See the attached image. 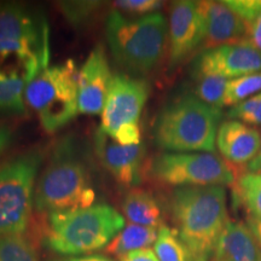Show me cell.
Segmentation results:
<instances>
[{
    "label": "cell",
    "mask_w": 261,
    "mask_h": 261,
    "mask_svg": "<svg viewBox=\"0 0 261 261\" xmlns=\"http://www.w3.org/2000/svg\"><path fill=\"white\" fill-rule=\"evenodd\" d=\"M175 231L196 261L214 255L227 221V194L224 187L175 188L169 197Z\"/></svg>",
    "instance_id": "1"
},
{
    "label": "cell",
    "mask_w": 261,
    "mask_h": 261,
    "mask_svg": "<svg viewBox=\"0 0 261 261\" xmlns=\"http://www.w3.org/2000/svg\"><path fill=\"white\" fill-rule=\"evenodd\" d=\"M79 150L71 137L62 138L55 145L35 187L37 211L50 214L93 205L96 190Z\"/></svg>",
    "instance_id": "2"
},
{
    "label": "cell",
    "mask_w": 261,
    "mask_h": 261,
    "mask_svg": "<svg viewBox=\"0 0 261 261\" xmlns=\"http://www.w3.org/2000/svg\"><path fill=\"white\" fill-rule=\"evenodd\" d=\"M223 113L194 93L179 94L160 110L155 144L165 152H215Z\"/></svg>",
    "instance_id": "3"
},
{
    "label": "cell",
    "mask_w": 261,
    "mask_h": 261,
    "mask_svg": "<svg viewBox=\"0 0 261 261\" xmlns=\"http://www.w3.org/2000/svg\"><path fill=\"white\" fill-rule=\"evenodd\" d=\"M125 218L107 203L48 214L44 243L61 256H80L107 248Z\"/></svg>",
    "instance_id": "4"
},
{
    "label": "cell",
    "mask_w": 261,
    "mask_h": 261,
    "mask_svg": "<svg viewBox=\"0 0 261 261\" xmlns=\"http://www.w3.org/2000/svg\"><path fill=\"white\" fill-rule=\"evenodd\" d=\"M167 34V19L161 12L128 18L114 10L106 21V37L114 58L135 74H148L158 67Z\"/></svg>",
    "instance_id": "5"
},
{
    "label": "cell",
    "mask_w": 261,
    "mask_h": 261,
    "mask_svg": "<svg viewBox=\"0 0 261 261\" xmlns=\"http://www.w3.org/2000/svg\"><path fill=\"white\" fill-rule=\"evenodd\" d=\"M77 76L76 64L69 60L42 68L25 87L24 102L37 113L45 132H57L79 113Z\"/></svg>",
    "instance_id": "6"
},
{
    "label": "cell",
    "mask_w": 261,
    "mask_h": 261,
    "mask_svg": "<svg viewBox=\"0 0 261 261\" xmlns=\"http://www.w3.org/2000/svg\"><path fill=\"white\" fill-rule=\"evenodd\" d=\"M44 156L35 149L0 165V238L22 236L28 228Z\"/></svg>",
    "instance_id": "7"
},
{
    "label": "cell",
    "mask_w": 261,
    "mask_h": 261,
    "mask_svg": "<svg viewBox=\"0 0 261 261\" xmlns=\"http://www.w3.org/2000/svg\"><path fill=\"white\" fill-rule=\"evenodd\" d=\"M149 172L174 188L233 187L237 179L232 166L215 152H163L152 159Z\"/></svg>",
    "instance_id": "8"
},
{
    "label": "cell",
    "mask_w": 261,
    "mask_h": 261,
    "mask_svg": "<svg viewBox=\"0 0 261 261\" xmlns=\"http://www.w3.org/2000/svg\"><path fill=\"white\" fill-rule=\"evenodd\" d=\"M48 54L47 29L23 6L0 3V64Z\"/></svg>",
    "instance_id": "9"
},
{
    "label": "cell",
    "mask_w": 261,
    "mask_h": 261,
    "mask_svg": "<svg viewBox=\"0 0 261 261\" xmlns=\"http://www.w3.org/2000/svg\"><path fill=\"white\" fill-rule=\"evenodd\" d=\"M148 81L128 75H115L102 112L99 128L113 136L120 127L139 123V117L148 102Z\"/></svg>",
    "instance_id": "10"
},
{
    "label": "cell",
    "mask_w": 261,
    "mask_h": 261,
    "mask_svg": "<svg viewBox=\"0 0 261 261\" xmlns=\"http://www.w3.org/2000/svg\"><path fill=\"white\" fill-rule=\"evenodd\" d=\"M260 71L261 51L247 41L203 50L192 65V76H219L226 80Z\"/></svg>",
    "instance_id": "11"
},
{
    "label": "cell",
    "mask_w": 261,
    "mask_h": 261,
    "mask_svg": "<svg viewBox=\"0 0 261 261\" xmlns=\"http://www.w3.org/2000/svg\"><path fill=\"white\" fill-rule=\"evenodd\" d=\"M169 67L174 68L202 47L203 22L198 2L180 0L173 3L169 14Z\"/></svg>",
    "instance_id": "12"
},
{
    "label": "cell",
    "mask_w": 261,
    "mask_h": 261,
    "mask_svg": "<svg viewBox=\"0 0 261 261\" xmlns=\"http://www.w3.org/2000/svg\"><path fill=\"white\" fill-rule=\"evenodd\" d=\"M94 151L98 160L117 181L136 187L142 181L145 160L144 144L122 145L100 128L94 135Z\"/></svg>",
    "instance_id": "13"
},
{
    "label": "cell",
    "mask_w": 261,
    "mask_h": 261,
    "mask_svg": "<svg viewBox=\"0 0 261 261\" xmlns=\"http://www.w3.org/2000/svg\"><path fill=\"white\" fill-rule=\"evenodd\" d=\"M113 77L109 62L102 46L93 48L77 76V108L80 114H102Z\"/></svg>",
    "instance_id": "14"
},
{
    "label": "cell",
    "mask_w": 261,
    "mask_h": 261,
    "mask_svg": "<svg viewBox=\"0 0 261 261\" xmlns=\"http://www.w3.org/2000/svg\"><path fill=\"white\" fill-rule=\"evenodd\" d=\"M203 22L204 50L241 44L246 41L247 29L244 22L225 2L205 0L198 2Z\"/></svg>",
    "instance_id": "15"
},
{
    "label": "cell",
    "mask_w": 261,
    "mask_h": 261,
    "mask_svg": "<svg viewBox=\"0 0 261 261\" xmlns=\"http://www.w3.org/2000/svg\"><path fill=\"white\" fill-rule=\"evenodd\" d=\"M261 145V133L255 127L237 120L221 122L217 133V148L225 161L247 166L255 159Z\"/></svg>",
    "instance_id": "16"
},
{
    "label": "cell",
    "mask_w": 261,
    "mask_h": 261,
    "mask_svg": "<svg viewBox=\"0 0 261 261\" xmlns=\"http://www.w3.org/2000/svg\"><path fill=\"white\" fill-rule=\"evenodd\" d=\"M213 257L225 261H261V248L247 223L228 220Z\"/></svg>",
    "instance_id": "17"
},
{
    "label": "cell",
    "mask_w": 261,
    "mask_h": 261,
    "mask_svg": "<svg viewBox=\"0 0 261 261\" xmlns=\"http://www.w3.org/2000/svg\"><path fill=\"white\" fill-rule=\"evenodd\" d=\"M123 215L132 224L158 228L163 226V212L159 201L149 191L132 189L122 201Z\"/></svg>",
    "instance_id": "18"
},
{
    "label": "cell",
    "mask_w": 261,
    "mask_h": 261,
    "mask_svg": "<svg viewBox=\"0 0 261 261\" xmlns=\"http://www.w3.org/2000/svg\"><path fill=\"white\" fill-rule=\"evenodd\" d=\"M159 230L151 227L140 226L136 224H128L113 238L108 244L106 250L112 255L121 257L130 252L144 249L155 243Z\"/></svg>",
    "instance_id": "19"
},
{
    "label": "cell",
    "mask_w": 261,
    "mask_h": 261,
    "mask_svg": "<svg viewBox=\"0 0 261 261\" xmlns=\"http://www.w3.org/2000/svg\"><path fill=\"white\" fill-rule=\"evenodd\" d=\"M233 205L243 204L248 215L261 220V173L246 172L232 187Z\"/></svg>",
    "instance_id": "20"
},
{
    "label": "cell",
    "mask_w": 261,
    "mask_h": 261,
    "mask_svg": "<svg viewBox=\"0 0 261 261\" xmlns=\"http://www.w3.org/2000/svg\"><path fill=\"white\" fill-rule=\"evenodd\" d=\"M154 252L159 261H196L191 250L175 228L166 225L159 228L158 238L154 243Z\"/></svg>",
    "instance_id": "21"
},
{
    "label": "cell",
    "mask_w": 261,
    "mask_h": 261,
    "mask_svg": "<svg viewBox=\"0 0 261 261\" xmlns=\"http://www.w3.org/2000/svg\"><path fill=\"white\" fill-rule=\"evenodd\" d=\"M225 3L244 22L246 41L261 51V0H227Z\"/></svg>",
    "instance_id": "22"
},
{
    "label": "cell",
    "mask_w": 261,
    "mask_h": 261,
    "mask_svg": "<svg viewBox=\"0 0 261 261\" xmlns=\"http://www.w3.org/2000/svg\"><path fill=\"white\" fill-rule=\"evenodd\" d=\"M27 85V81L19 77H0V112L23 114Z\"/></svg>",
    "instance_id": "23"
},
{
    "label": "cell",
    "mask_w": 261,
    "mask_h": 261,
    "mask_svg": "<svg viewBox=\"0 0 261 261\" xmlns=\"http://www.w3.org/2000/svg\"><path fill=\"white\" fill-rule=\"evenodd\" d=\"M257 93H261V71L228 80L225 89L224 107H233Z\"/></svg>",
    "instance_id": "24"
},
{
    "label": "cell",
    "mask_w": 261,
    "mask_h": 261,
    "mask_svg": "<svg viewBox=\"0 0 261 261\" xmlns=\"http://www.w3.org/2000/svg\"><path fill=\"white\" fill-rule=\"evenodd\" d=\"M194 79L195 96L208 106L221 109L228 80L219 76H194Z\"/></svg>",
    "instance_id": "25"
},
{
    "label": "cell",
    "mask_w": 261,
    "mask_h": 261,
    "mask_svg": "<svg viewBox=\"0 0 261 261\" xmlns=\"http://www.w3.org/2000/svg\"><path fill=\"white\" fill-rule=\"evenodd\" d=\"M0 261H39L33 244L22 236L0 238Z\"/></svg>",
    "instance_id": "26"
},
{
    "label": "cell",
    "mask_w": 261,
    "mask_h": 261,
    "mask_svg": "<svg viewBox=\"0 0 261 261\" xmlns=\"http://www.w3.org/2000/svg\"><path fill=\"white\" fill-rule=\"evenodd\" d=\"M227 117L228 120H237L248 126H261V93L231 107Z\"/></svg>",
    "instance_id": "27"
},
{
    "label": "cell",
    "mask_w": 261,
    "mask_h": 261,
    "mask_svg": "<svg viewBox=\"0 0 261 261\" xmlns=\"http://www.w3.org/2000/svg\"><path fill=\"white\" fill-rule=\"evenodd\" d=\"M102 3L99 2H63L60 8L67 21L75 27L84 25L93 17Z\"/></svg>",
    "instance_id": "28"
},
{
    "label": "cell",
    "mask_w": 261,
    "mask_h": 261,
    "mask_svg": "<svg viewBox=\"0 0 261 261\" xmlns=\"http://www.w3.org/2000/svg\"><path fill=\"white\" fill-rule=\"evenodd\" d=\"M162 5L163 3L159 0H120L114 3V8L121 14L139 15L140 17L159 12Z\"/></svg>",
    "instance_id": "29"
},
{
    "label": "cell",
    "mask_w": 261,
    "mask_h": 261,
    "mask_svg": "<svg viewBox=\"0 0 261 261\" xmlns=\"http://www.w3.org/2000/svg\"><path fill=\"white\" fill-rule=\"evenodd\" d=\"M110 137L122 145L142 144V132H140L139 123H129V125L120 127V128Z\"/></svg>",
    "instance_id": "30"
},
{
    "label": "cell",
    "mask_w": 261,
    "mask_h": 261,
    "mask_svg": "<svg viewBox=\"0 0 261 261\" xmlns=\"http://www.w3.org/2000/svg\"><path fill=\"white\" fill-rule=\"evenodd\" d=\"M121 261H159L155 252L149 248L144 249H138L135 252H130L126 255L120 257Z\"/></svg>",
    "instance_id": "31"
},
{
    "label": "cell",
    "mask_w": 261,
    "mask_h": 261,
    "mask_svg": "<svg viewBox=\"0 0 261 261\" xmlns=\"http://www.w3.org/2000/svg\"><path fill=\"white\" fill-rule=\"evenodd\" d=\"M50 261H115L112 257L102 255V254H87L80 256H67L60 259H52Z\"/></svg>",
    "instance_id": "32"
},
{
    "label": "cell",
    "mask_w": 261,
    "mask_h": 261,
    "mask_svg": "<svg viewBox=\"0 0 261 261\" xmlns=\"http://www.w3.org/2000/svg\"><path fill=\"white\" fill-rule=\"evenodd\" d=\"M12 142V135L6 126L0 125V155L9 148Z\"/></svg>",
    "instance_id": "33"
},
{
    "label": "cell",
    "mask_w": 261,
    "mask_h": 261,
    "mask_svg": "<svg viewBox=\"0 0 261 261\" xmlns=\"http://www.w3.org/2000/svg\"><path fill=\"white\" fill-rule=\"evenodd\" d=\"M247 225L250 228L254 237L256 238L257 243L261 248V220L252 217V215H247Z\"/></svg>",
    "instance_id": "34"
},
{
    "label": "cell",
    "mask_w": 261,
    "mask_h": 261,
    "mask_svg": "<svg viewBox=\"0 0 261 261\" xmlns=\"http://www.w3.org/2000/svg\"><path fill=\"white\" fill-rule=\"evenodd\" d=\"M246 168L248 172L261 173V145H260L259 152H257V155L255 156V159H254L250 163H248V165L246 166Z\"/></svg>",
    "instance_id": "35"
},
{
    "label": "cell",
    "mask_w": 261,
    "mask_h": 261,
    "mask_svg": "<svg viewBox=\"0 0 261 261\" xmlns=\"http://www.w3.org/2000/svg\"><path fill=\"white\" fill-rule=\"evenodd\" d=\"M213 261H225V260H221V259H217V257H213Z\"/></svg>",
    "instance_id": "36"
}]
</instances>
